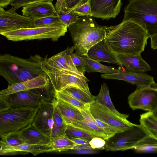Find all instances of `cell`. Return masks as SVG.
<instances>
[{
    "label": "cell",
    "instance_id": "obj_19",
    "mask_svg": "<svg viewBox=\"0 0 157 157\" xmlns=\"http://www.w3.org/2000/svg\"><path fill=\"white\" fill-rule=\"evenodd\" d=\"M78 109L81 112L84 120L74 123L71 125L97 137L101 138L105 140L111 137L103 129L97 125L89 109Z\"/></svg>",
    "mask_w": 157,
    "mask_h": 157
},
{
    "label": "cell",
    "instance_id": "obj_11",
    "mask_svg": "<svg viewBox=\"0 0 157 157\" xmlns=\"http://www.w3.org/2000/svg\"><path fill=\"white\" fill-rule=\"evenodd\" d=\"M90 112L95 119H98L123 131L131 128L134 124L103 106L96 100L90 104Z\"/></svg>",
    "mask_w": 157,
    "mask_h": 157
},
{
    "label": "cell",
    "instance_id": "obj_10",
    "mask_svg": "<svg viewBox=\"0 0 157 157\" xmlns=\"http://www.w3.org/2000/svg\"><path fill=\"white\" fill-rule=\"evenodd\" d=\"M128 102L133 110L140 109L154 112L157 109V90L151 86H137L129 95Z\"/></svg>",
    "mask_w": 157,
    "mask_h": 157
},
{
    "label": "cell",
    "instance_id": "obj_5",
    "mask_svg": "<svg viewBox=\"0 0 157 157\" xmlns=\"http://www.w3.org/2000/svg\"><path fill=\"white\" fill-rule=\"evenodd\" d=\"M67 27L61 21L47 26L21 29L0 33L12 41L50 39L55 41L65 35Z\"/></svg>",
    "mask_w": 157,
    "mask_h": 157
},
{
    "label": "cell",
    "instance_id": "obj_41",
    "mask_svg": "<svg viewBox=\"0 0 157 157\" xmlns=\"http://www.w3.org/2000/svg\"><path fill=\"white\" fill-rule=\"evenodd\" d=\"M105 140L103 138L95 137L90 139L89 144L90 146L92 149H101L103 148L106 144Z\"/></svg>",
    "mask_w": 157,
    "mask_h": 157
},
{
    "label": "cell",
    "instance_id": "obj_7",
    "mask_svg": "<svg viewBox=\"0 0 157 157\" xmlns=\"http://www.w3.org/2000/svg\"><path fill=\"white\" fill-rule=\"evenodd\" d=\"M148 135L140 124H134L129 129L116 133L106 140L102 150L113 151L132 149L138 142Z\"/></svg>",
    "mask_w": 157,
    "mask_h": 157
},
{
    "label": "cell",
    "instance_id": "obj_20",
    "mask_svg": "<svg viewBox=\"0 0 157 157\" xmlns=\"http://www.w3.org/2000/svg\"><path fill=\"white\" fill-rule=\"evenodd\" d=\"M117 57L123 67L129 71L143 73L151 70L150 65L142 58L141 55L117 54Z\"/></svg>",
    "mask_w": 157,
    "mask_h": 157
},
{
    "label": "cell",
    "instance_id": "obj_3",
    "mask_svg": "<svg viewBox=\"0 0 157 157\" xmlns=\"http://www.w3.org/2000/svg\"><path fill=\"white\" fill-rule=\"evenodd\" d=\"M92 17H78L75 22L67 27L75 53L86 56L93 46L106 38L108 27L98 25Z\"/></svg>",
    "mask_w": 157,
    "mask_h": 157
},
{
    "label": "cell",
    "instance_id": "obj_39",
    "mask_svg": "<svg viewBox=\"0 0 157 157\" xmlns=\"http://www.w3.org/2000/svg\"><path fill=\"white\" fill-rule=\"evenodd\" d=\"M90 0H65L63 10L68 11L71 10L80 6L83 5Z\"/></svg>",
    "mask_w": 157,
    "mask_h": 157
},
{
    "label": "cell",
    "instance_id": "obj_8",
    "mask_svg": "<svg viewBox=\"0 0 157 157\" xmlns=\"http://www.w3.org/2000/svg\"><path fill=\"white\" fill-rule=\"evenodd\" d=\"M54 91H61L70 87L79 89L89 94H91L85 76H78L70 72L59 71L48 77Z\"/></svg>",
    "mask_w": 157,
    "mask_h": 157
},
{
    "label": "cell",
    "instance_id": "obj_14",
    "mask_svg": "<svg viewBox=\"0 0 157 157\" xmlns=\"http://www.w3.org/2000/svg\"><path fill=\"white\" fill-rule=\"evenodd\" d=\"M91 17L108 20L115 18L119 13L121 0H90Z\"/></svg>",
    "mask_w": 157,
    "mask_h": 157
},
{
    "label": "cell",
    "instance_id": "obj_13",
    "mask_svg": "<svg viewBox=\"0 0 157 157\" xmlns=\"http://www.w3.org/2000/svg\"><path fill=\"white\" fill-rule=\"evenodd\" d=\"M56 100L54 98L39 105L33 124L40 131L50 138L54 124V111Z\"/></svg>",
    "mask_w": 157,
    "mask_h": 157
},
{
    "label": "cell",
    "instance_id": "obj_32",
    "mask_svg": "<svg viewBox=\"0 0 157 157\" xmlns=\"http://www.w3.org/2000/svg\"><path fill=\"white\" fill-rule=\"evenodd\" d=\"M66 90L72 96L83 103L90 105L96 100V96L89 94L79 89L70 87Z\"/></svg>",
    "mask_w": 157,
    "mask_h": 157
},
{
    "label": "cell",
    "instance_id": "obj_33",
    "mask_svg": "<svg viewBox=\"0 0 157 157\" xmlns=\"http://www.w3.org/2000/svg\"><path fill=\"white\" fill-rule=\"evenodd\" d=\"M56 11L62 22L67 27L75 22L79 17H82L73 10L68 11L60 10Z\"/></svg>",
    "mask_w": 157,
    "mask_h": 157
},
{
    "label": "cell",
    "instance_id": "obj_34",
    "mask_svg": "<svg viewBox=\"0 0 157 157\" xmlns=\"http://www.w3.org/2000/svg\"><path fill=\"white\" fill-rule=\"evenodd\" d=\"M65 133L69 137H76L91 139L97 137L72 126L68 125H67Z\"/></svg>",
    "mask_w": 157,
    "mask_h": 157
},
{
    "label": "cell",
    "instance_id": "obj_45",
    "mask_svg": "<svg viewBox=\"0 0 157 157\" xmlns=\"http://www.w3.org/2000/svg\"><path fill=\"white\" fill-rule=\"evenodd\" d=\"M12 0H0V7L3 8H6L9 5Z\"/></svg>",
    "mask_w": 157,
    "mask_h": 157
},
{
    "label": "cell",
    "instance_id": "obj_40",
    "mask_svg": "<svg viewBox=\"0 0 157 157\" xmlns=\"http://www.w3.org/2000/svg\"><path fill=\"white\" fill-rule=\"evenodd\" d=\"M82 17L91 16V12L90 1L85 4L78 6L73 9Z\"/></svg>",
    "mask_w": 157,
    "mask_h": 157
},
{
    "label": "cell",
    "instance_id": "obj_29",
    "mask_svg": "<svg viewBox=\"0 0 157 157\" xmlns=\"http://www.w3.org/2000/svg\"><path fill=\"white\" fill-rule=\"evenodd\" d=\"M0 149L17 146L24 143L20 131L11 132L0 135Z\"/></svg>",
    "mask_w": 157,
    "mask_h": 157
},
{
    "label": "cell",
    "instance_id": "obj_24",
    "mask_svg": "<svg viewBox=\"0 0 157 157\" xmlns=\"http://www.w3.org/2000/svg\"><path fill=\"white\" fill-rule=\"evenodd\" d=\"M96 100L116 115L124 118L128 117V115L121 113L116 109L111 99L109 89L106 83H103L101 84L99 92L96 96Z\"/></svg>",
    "mask_w": 157,
    "mask_h": 157
},
{
    "label": "cell",
    "instance_id": "obj_16",
    "mask_svg": "<svg viewBox=\"0 0 157 157\" xmlns=\"http://www.w3.org/2000/svg\"><path fill=\"white\" fill-rule=\"evenodd\" d=\"M117 54L105 39L92 46L88 50L87 56L99 62L110 63L123 67L117 58Z\"/></svg>",
    "mask_w": 157,
    "mask_h": 157
},
{
    "label": "cell",
    "instance_id": "obj_9",
    "mask_svg": "<svg viewBox=\"0 0 157 157\" xmlns=\"http://www.w3.org/2000/svg\"><path fill=\"white\" fill-rule=\"evenodd\" d=\"M41 89L21 91L2 97L5 99L9 107L35 108L44 101L53 99L49 95L42 94L40 91Z\"/></svg>",
    "mask_w": 157,
    "mask_h": 157
},
{
    "label": "cell",
    "instance_id": "obj_28",
    "mask_svg": "<svg viewBox=\"0 0 157 157\" xmlns=\"http://www.w3.org/2000/svg\"><path fill=\"white\" fill-rule=\"evenodd\" d=\"M56 101V98L54 111V124L51 140L59 136L66 135L65 132L67 125L63 119L57 108Z\"/></svg>",
    "mask_w": 157,
    "mask_h": 157
},
{
    "label": "cell",
    "instance_id": "obj_44",
    "mask_svg": "<svg viewBox=\"0 0 157 157\" xmlns=\"http://www.w3.org/2000/svg\"><path fill=\"white\" fill-rule=\"evenodd\" d=\"M65 0H56V2L55 5V7L56 11L63 10V6Z\"/></svg>",
    "mask_w": 157,
    "mask_h": 157
},
{
    "label": "cell",
    "instance_id": "obj_12",
    "mask_svg": "<svg viewBox=\"0 0 157 157\" xmlns=\"http://www.w3.org/2000/svg\"><path fill=\"white\" fill-rule=\"evenodd\" d=\"M16 10L12 8L5 10L0 7V33L34 27L32 19L20 15Z\"/></svg>",
    "mask_w": 157,
    "mask_h": 157
},
{
    "label": "cell",
    "instance_id": "obj_25",
    "mask_svg": "<svg viewBox=\"0 0 157 157\" xmlns=\"http://www.w3.org/2000/svg\"><path fill=\"white\" fill-rule=\"evenodd\" d=\"M84 62L85 72L88 73L100 72L111 74L118 72L121 68L115 69L114 67L105 66L99 62L87 56H81Z\"/></svg>",
    "mask_w": 157,
    "mask_h": 157
},
{
    "label": "cell",
    "instance_id": "obj_2",
    "mask_svg": "<svg viewBox=\"0 0 157 157\" xmlns=\"http://www.w3.org/2000/svg\"><path fill=\"white\" fill-rule=\"evenodd\" d=\"M44 58L39 54L24 59L10 54L0 56V75L10 85L35 78L43 72Z\"/></svg>",
    "mask_w": 157,
    "mask_h": 157
},
{
    "label": "cell",
    "instance_id": "obj_37",
    "mask_svg": "<svg viewBox=\"0 0 157 157\" xmlns=\"http://www.w3.org/2000/svg\"><path fill=\"white\" fill-rule=\"evenodd\" d=\"M53 0H12L10 5L12 8L16 10L21 7L31 4L41 2L51 1Z\"/></svg>",
    "mask_w": 157,
    "mask_h": 157
},
{
    "label": "cell",
    "instance_id": "obj_4",
    "mask_svg": "<svg viewBox=\"0 0 157 157\" xmlns=\"http://www.w3.org/2000/svg\"><path fill=\"white\" fill-rule=\"evenodd\" d=\"M124 9L123 21L138 24L149 37L157 34V0H129Z\"/></svg>",
    "mask_w": 157,
    "mask_h": 157
},
{
    "label": "cell",
    "instance_id": "obj_18",
    "mask_svg": "<svg viewBox=\"0 0 157 157\" xmlns=\"http://www.w3.org/2000/svg\"><path fill=\"white\" fill-rule=\"evenodd\" d=\"M22 15L33 19L50 16H58L55 6L51 1L37 2L23 6Z\"/></svg>",
    "mask_w": 157,
    "mask_h": 157
},
{
    "label": "cell",
    "instance_id": "obj_21",
    "mask_svg": "<svg viewBox=\"0 0 157 157\" xmlns=\"http://www.w3.org/2000/svg\"><path fill=\"white\" fill-rule=\"evenodd\" d=\"M52 152V149L48 144L37 145L24 143L17 146L0 149L1 155L32 153L34 155H36L41 153Z\"/></svg>",
    "mask_w": 157,
    "mask_h": 157
},
{
    "label": "cell",
    "instance_id": "obj_36",
    "mask_svg": "<svg viewBox=\"0 0 157 157\" xmlns=\"http://www.w3.org/2000/svg\"><path fill=\"white\" fill-rule=\"evenodd\" d=\"M94 120L97 125L103 129L111 137L116 133L123 132L120 129L113 127L98 119H94Z\"/></svg>",
    "mask_w": 157,
    "mask_h": 157
},
{
    "label": "cell",
    "instance_id": "obj_30",
    "mask_svg": "<svg viewBox=\"0 0 157 157\" xmlns=\"http://www.w3.org/2000/svg\"><path fill=\"white\" fill-rule=\"evenodd\" d=\"M54 91V96L56 99L67 102L78 109H89L90 105L85 104L79 101L70 94L66 89L60 91Z\"/></svg>",
    "mask_w": 157,
    "mask_h": 157
},
{
    "label": "cell",
    "instance_id": "obj_46",
    "mask_svg": "<svg viewBox=\"0 0 157 157\" xmlns=\"http://www.w3.org/2000/svg\"><path fill=\"white\" fill-rule=\"evenodd\" d=\"M153 112L155 116L157 117V109Z\"/></svg>",
    "mask_w": 157,
    "mask_h": 157
},
{
    "label": "cell",
    "instance_id": "obj_15",
    "mask_svg": "<svg viewBox=\"0 0 157 157\" xmlns=\"http://www.w3.org/2000/svg\"><path fill=\"white\" fill-rule=\"evenodd\" d=\"M50 83L48 77L43 72L32 79L10 85L6 88L0 91V97H6L21 91L48 88Z\"/></svg>",
    "mask_w": 157,
    "mask_h": 157
},
{
    "label": "cell",
    "instance_id": "obj_42",
    "mask_svg": "<svg viewBox=\"0 0 157 157\" xmlns=\"http://www.w3.org/2000/svg\"><path fill=\"white\" fill-rule=\"evenodd\" d=\"M69 137L76 144L77 146L90 145L89 142L90 140V139L73 137Z\"/></svg>",
    "mask_w": 157,
    "mask_h": 157
},
{
    "label": "cell",
    "instance_id": "obj_22",
    "mask_svg": "<svg viewBox=\"0 0 157 157\" xmlns=\"http://www.w3.org/2000/svg\"><path fill=\"white\" fill-rule=\"evenodd\" d=\"M24 143L42 145L49 144L50 138L40 131L32 123L20 131Z\"/></svg>",
    "mask_w": 157,
    "mask_h": 157
},
{
    "label": "cell",
    "instance_id": "obj_26",
    "mask_svg": "<svg viewBox=\"0 0 157 157\" xmlns=\"http://www.w3.org/2000/svg\"><path fill=\"white\" fill-rule=\"evenodd\" d=\"M140 124L148 134L157 140V117L153 112H147L140 115Z\"/></svg>",
    "mask_w": 157,
    "mask_h": 157
},
{
    "label": "cell",
    "instance_id": "obj_17",
    "mask_svg": "<svg viewBox=\"0 0 157 157\" xmlns=\"http://www.w3.org/2000/svg\"><path fill=\"white\" fill-rule=\"evenodd\" d=\"M102 78L124 81L138 86H151L155 82L153 77L144 73H138L120 70L118 72L101 75Z\"/></svg>",
    "mask_w": 157,
    "mask_h": 157
},
{
    "label": "cell",
    "instance_id": "obj_1",
    "mask_svg": "<svg viewBox=\"0 0 157 157\" xmlns=\"http://www.w3.org/2000/svg\"><path fill=\"white\" fill-rule=\"evenodd\" d=\"M149 37L140 26L130 21L108 27L105 39L117 54L140 55Z\"/></svg>",
    "mask_w": 157,
    "mask_h": 157
},
{
    "label": "cell",
    "instance_id": "obj_38",
    "mask_svg": "<svg viewBox=\"0 0 157 157\" xmlns=\"http://www.w3.org/2000/svg\"><path fill=\"white\" fill-rule=\"evenodd\" d=\"M71 57L79 73L84 74L85 72L84 62L81 56L73 52L71 54Z\"/></svg>",
    "mask_w": 157,
    "mask_h": 157
},
{
    "label": "cell",
    "instance_id": "obj_43",
    "mask_svg": "<svg viewBox=\"0 0 157 157\" xmlns=\"http://www.w3.org/2000/svg\"><path fill=\"white\" fill-rule=\"evenodd\" d=\"M150 38L151 48L153 50L157 49V34Z\"/></svg>",
    "mask_w": 157,
    "mask_h": 157
},
{
    "label": "cell",
    "instance_id": "obj_6",
    "mask_svg": "<svg viewBox=\"0 0 157 157\" xmlns=\"http://www.w3.org/2000/svg\"><path fill=\"white\" fill-rule=\"evenodd\" d=\"M38 107H10L0 112V135L20 131L32 124Z\"/></svg>",
    "mask_w": 157,
    "mask_h": 157
},
{
    "label": "cell",
    "instance_id": "obj_23",
    "mask_svg": "<svg viewBox=\"0 0 157 157\" xmlns=\"http://www.w3.org/2000/svg\"><path fill=\"white\" fill-rule=\"evenodd\" d=\"M56 99L57 108L67 125L84 120L81 112L78 108L63 101Z\"/></svg>",
    "mask_w": 157,
    "mask_h": 157
},
{
    "label": "cell",
    "instance_id": "obj_27",
    "mask_svg": "<svg viewBox=\"0 0 157 157\" xmlns=\"http://www.w3.org/2000/svg\"><path fill=\"white\" fill-rule=\"evenodd\" d=\"M52 152H60L75 149L77 145L66 135L59 136L48 144Z\"/></svg>",
    "mask_w": 157,
    "mask_h": 157
},
{
    "label": "cell",
    "instance_id": "obj_31",
    "mask_svg": "<svg viewBox=\"0 0 157 157\" xmlns=\"http://www.w3.org/2000/svg\"><path fill=\"white\" fill-rule=\"evenodd\" d=\"M139 152L157 151V140L149 135L138 142L133 148Z\"/></svg>",
    "mask_w": 157,
    "mask_h": 157
},
{
    "label": "cell",
    "instance_id": "obj_35",
    "mask_svg": "<svg viewBox=\"0 0 157 157\" xmlns=\"http://www.w3.org/2000/svg\"><path fill=\"white\" fill-rule=\"evenodd\" d=\"M33 20L34 27L47 26L61 21L58 16H50Z\"/></svg>",
    "mask_w": 157,
    "mask_h": 157
}]
</instances>
